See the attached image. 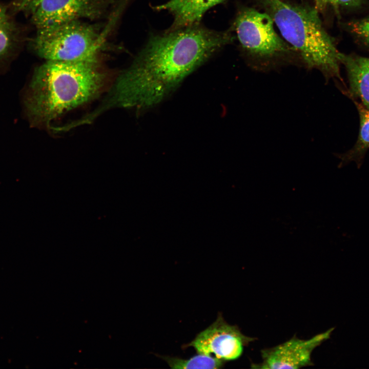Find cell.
<instances>
[{
	"label": "cell",
	"instance_id": "obj_1",
	"mask_svg": "<svg viewBox=\"0 0 369 369\" xmlns=\"http://www.w3.org/2000/svg\"><path fill=\"white\" fill-rule=\"evenodd\" d=\"M235 39L230 30L196 24L153 34L131 65L120 74L104 108H150L161 102L189 74Z\"/></svg>",
	"mask_w": 369,
	"mask_h": 369
},
{
	"label": "cell",
	"instance_id": "obj_2",
	"mask_svg": "<svg viewBox=\"0 0 369 369\" xmlns=\"http://www.w3.org/2000/svg\"><path fill=\"white\" fill-rule=\"evenodd\" d=\"M97 60H46L34 71L24 104L33 125L49 126L99 93L106 80Z\"/></svg>",
	"mask_w": 369,
	"mask_h": 369
},
{
	"label": "cell",
	"instance_id": "obj_3",
	"mask_svg": "<svg viewBox=\"0 0 369 369\" xmlns=\"http://www.w3.org/2000/svg\"><path fill=\"white\" fill-rule=\"evenodd\" d=\"M273 19L284 39L295 50L298 60L308 70L316 69L325 78H341L337 50L314 6L283 0H256Z\"/></svg>",
	"mask_w": 369,
	"mask_h": 369
},
{
	"label": "cell",
	"instance_id": "obj_4",
	"mask_svg": "<svg viewBox=\"0 0 369 369\" xmlns=\"http://www.w3.org/2000/svg\"><path fill=\"white\" fill-rule=\"evenodd\" d=\"M265 12L250 7L238 11L233 25L242 52L250 67L268 71L298 60L295 50L275 31Z\"/></svg>",
	"mask_w": 369,
	"mask_h": 369
},
{
	"label": "cell",
	"instance_id": "obj_5",
	"mask_svg": "<svg viewBox=\"0 0 369 369\" xmlns=\"http://www.w3.org/2000/svg\"><path fill=\"white\" fill-rule=\"evenodd\" d=\"M103 37L94 25L75 20L37 29L31 48L46 60H97Z\"/></svg>",
	"mask_w": 369,
	"mask_h": 369
},
{
	"label": "cell",
	"instance_id": "obj_6",
	"mask_svg": "<svg viewBox=\"0 0 369 369\" xmlns=\"http://www.w3.org/2000/svg\"><path fill=\"white\" fill-rule=\"evenodd\" d=\"M254 338L243 335L238 327L228 323L221 314L216 321L197 334L183 348L193 347L198 354L211 355L224 361L233 360L242 354L243 347Z\"/></svg>",
	"mask_w": 369,
	"mask_h": 369
},
{
	"label": "cell",
	"instance_id": "obj_7",
	"mask_svg": "<svg viewBox=\"0 0 369 369\" xmlns=\"http://www.w3.org/2000/svg\"><path fill=\"white\" fill-rule=\"evenodd\" d=\"M108 0H43L30 15L36 29L86 18L95 19L105 12Z\"/></svg>",
	"mask_w": 369,
	"mask_h": 369
},
{
	"label": "cell",
	"instance_id": "obj_8",
	"mask_svg": "<svg viewBox=\"0 0 369 369\" xmlns=\"http://www.w3.org/2000/svg\"><path fill=\"white\" fill-rule=\"evenodd\" d=\"M334 327L304 340L293 337L273 347L261 351L262 362L252 364L256 368H299L312 364L313 351L330 338Z\"/></svg>",
	"mask_w": 369,
	"mask_h": 369
},
{
	"label": "cell",
	"instance_id": "obj_9",
	"mask_svg": "<svg viewBox=\"0 0 369 369\" xmlns=\"http://www.w3.org/2000/svg\"><path fill=\"white\" fill-rule=\"evenodd\" d=\"M225 1L169 0L154 8L158 11H167L172 14L173 22L166 30L171 31L200 24L207 10Z\"/></svg>",
	"mask_w": 369,
	"mask_h": 369
},
{
	"label": "cell",
	"instance_id": "obj_10",
	"mask_svg": "<svg viewBox=\"0 0 369 369\" xmlns=\"http://www.w3.org/2000/svg\"><path fill=\"white\" fill-rule=\"evenodd\" d=\"M13 15L8 5L0 1V68L16 56L24 42L22 31Z\"/></svg>",
	"mask_w": 369,
	"mask_h": 369
},
{
	"label": "cell",
	"instance_id": "obj_11",
	"mask_svg": "<svg viewBox=\"0 0 369 369\" xmlns=\"http://www.w3.org/2000/svg\"><path fill=\"white\" fill-rule=\"evenodd\" d=\"M339 58L346 70L353 94L369 108V57L340 52Z\"/></svg>",
	"mask_w": 369,
	"mask_h": 369
},
{
	"label": "cell",
	"instance_id": "obj_12",
	"mask_svg": "<svg viewBox=\"0 0 369 369\" xmlns=\"http://www.w3.org/2000/svg\"><path fill=\"white\" fill-rule=\"evenodd\" d=\"M172 368H220L225 361L211 355L198 354L188 359L170 356H160Z\"/></svg>",
	"mask_w": 369,
	"mask_h": 369
},
{
	"label": "cell",
	"instance_id": "obj_13",
	"mask_svg": "<svg viewBox=\"0 0 369 369\" xmlns=\"http://www.w3.org/2000/svg\"><path fill=\"white\" fill-rule=\"evenodd\" d=\"M359 113L360 118V129L358 141L355 150L343 156V161L356 160L360 161L361 154L369 148V108L362 103L355 101Z\"/></svg>",
	"mask_w": 369,
	"mask_h": 369
},
{
	"label": "cell",
	"instance_id": "obj_14",
	"mask_svg": "<svg viewBox=\"0 0 369 369\" xmlns=\"http://www.w3.org/2000/svg\"><path fill=\"white\" fill-rule=\"evenodd\" d=\"M347 28L358 39L369 46V17L348 22Z\"/></svg>",
	"mask_w": 369,
	"mask_h": 369
},
{
	"label": "cell",
	"instance_id": "obj_15",
	"mask_svg": "<svg viewBox=\"0 0 369 369\" xmlns=\"http://www.w3.org/2000/svg\"><path fill=\"white\" fill-rule=\"evenodd\" d=\"M43 0H12L8 5L13 14L22 13L30 16Z\"/></svg>",
	"mask_w": 369,
	"mask_h": 369
},
{
	"label": "cell",
	"instance_id": "obj_16",
	"mask_svg": "<svg viewBox=\"0 0 369 369\" xmlns=\"http://www.w3.org/2000/svg\"><path fill=\"white\" fill-rule=\"evenodd\" d=\"M335 9H338L339 6L345 7H357L360 6L363 0H334Z\"/></svg>",
	"mask_w": 369,
	"mask_h": 369
},
{
	"label": "cell",
	"instance_id": "obj_17",
	"mask_svg": "<svg viewBox=\"0 0 369 369\" xmlns=\"http://www.w3.org/2000/svg\"><path fill=\"white\" fill-rule=\"evenodd\" d=\"M314 6L318 11L323 10L329 6H332L335 9L334 0H314Z\"/></svg>",
	"mask_w": 369,
	"mask_h": 369
}]
</instances>
